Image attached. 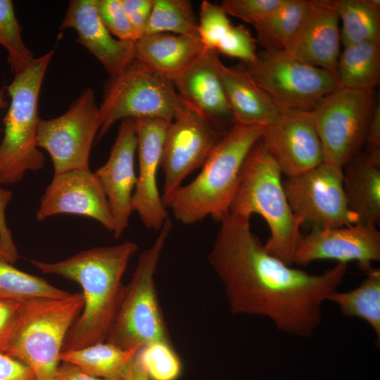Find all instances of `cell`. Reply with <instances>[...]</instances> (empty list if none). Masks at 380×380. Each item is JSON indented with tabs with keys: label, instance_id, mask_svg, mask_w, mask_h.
<instances>
[{
	"label": "cell",
	"instance_id": "cell-1",
	"mask_svg": "<svg viewBox=\"0 0 380 380\" xmlns=\"http://www.w3.org/2000/svg\"><path fill=\"white\" fill-rule=\"evenodd\" d=\"M208 261L234 315L266 317L286 334L309 337L322 320V304L337 291L347 264L319 274L291 267L270 254L252 232L250 219L220 221Z\"/></svg>",
	"mask_w": 380,
	"mask_h": 380
},
{
	"label": "cell",
	"instance_id": "cell-2",
	"mask_svg": "<svg viewBox=\"0 0 380 380\" xmlns=\"http://www.w3.org/2000/svg\"><path fill=\"white\" fill-rule=\"evenodd\" d=\"M138 249L136 243L126 241L82 251L57 262L30 260L40 272L75 281L82 288L84 306L62 351L106 341L122 295L123 275Z\"/></svg>",
	"mask_w": 380,
	"mask_h": 380
},
{
	"label": "cell",
	"instance_id": "cell-3",
	"mask_svg": "<svg viewBox=\"0 0 380 380\" xmlns=\"http://www.w3.org/2000/svg\"><path fill=\"white\" fill-rule=\"evenodd\" d=\"M263 127L233 124L217 142L197 177L182 185L165 204L175 219L192 224L229 213L243 162L260 139Z\"/></svg>",
	"mask_w": 380,
	"mask_h": 380
},
{
	"label": "cell",
	"instance_id": "cell-4",
	"mask_svg": "<svg viewBox=\"0 0 380 380\" xmlns=\"http://www.w3.org/2000/svg\"><path fill=\"white\" fill-rule=\"evenodd\" d=\"M281 175L260 139L243 162L229 214L248 219L253 214L260 215L270 229L265 250L291 266L303 235V224L287 201Z\"/></svg>",
	"mask_w": 380,
	"mask_h": 380
},
{
	"label": "cell",
	"instance_id": "cell-5",
	"mask_svg": "<svg viewBox=\"0 0 380 380\" xmlns=\"http://www.w3.org/2000/svg\"><path fill=\"white\" fill-rule=\"evenodd\" d=\"M54 51L37 58L23 71L14 75L7 86L11 98L4 118V136L0 143V184H13L28 171L41 170L45 158L37 146L41 118L38 101L42 81Z\"/></svg>",
	"mask_w": 380,
	"mask_h": 380
},
{
	"label": "cell",
	"instance_id": "cell-6",
	"mask_svg": "<svg viewBox=\"0 0 380 380\" xmlns=\"http://www.w3.org/2000/svg\"><path fill=\"white\" fill-rule=\"evenodd\" d=\"M83 306L82 293L23 303L5 354L29 367L36 380H55L65 338Z\"/></svg>",
	"mask_w": 380,
	"mask_h": 380
},
{
	"label": "cell",
	"instance_id": "cell-7",
	"mask_svg": "<svg viewBox=\"0 0 380 380\" xmlns=\"http://www.w3.org/2000/svg\"><path fill=\"white\" fill-rule=\"evenodd\" d=\"M172 228L168 218L153 244L142 251L121 300L106 341L120 348H141L149 343H172L160 306L154 276Z\"/></svg>",
	"mask_w": 380,
	"mask_h": 380
},
{
	"label": "cell",
	"instance_id": "cell-8",
	"mask_svg": "<svg viewBox=\"0 0 380 380\" xmlns=\"http://www.w3.org/2000/svg\"><path fill=\"white\" fill-rule=\"evenodd\" d=\"M182 105L172 81L150 72L134 59L103 84L96 141L119 120L159 118L171 122Z\"/></svg>",
	"mask_w": 380,
	"mask_h": 380
},
{
	"label": "cell",
	"instance_id": "cell-9",
	"mask_svg": "<svg viewBox=\"0 0 380 380\" xmlns=\"http://www.w3.org/2000/svg\"><path fill=\"white\" fill-rule=\"evenodd\" d=\"M241 68L282 110L311 111L338 87L333 73L283 50Z\"/></svg>",
	"mask_w": 380,
	"mask_h": 380
},
{
	"label": "cell",
	"instance_id": "cell-10",
	"mask_svg": "<svg viewBox=\"0 0 380 380\" xmlns=\"http://www.w3.org/2000/svg\"><path fill=\"white\" fill-rule=\"evenodd\" d=\"M374 108L373 91L338 86L310 111L324 161L343 167L360 153Z\"/></svg>",
	"mask_w": 380,
	"mask_h": 380
},
{
	"label": "cell",
	"instance_id": "cell-11",
	"mask_svg": "<svg viewBox=\"0 0 380 380\" xmlns=\"http://www.w3.org/2000/svg\"><path fill=\"white\" fill-rule=\"evenodd\" d=\"M101 125L100 109L90 87L82 91L64 114L40 120L37 146L49 153L54 174L89 169L90 151Z\"/></svg>",
	"mask_w": 380,
	"mask_h": 380
},
{
	"label": "cell",
	"instance_id": "cell-12",
	"mask_svg": "<svg viewBox=\"0 0 380 380\" xmlns=\"http://www.w3.org/2000/svg\"><path fill=\"white\" fill-rule=\"evenodd\" d=\"M286 178L283 182L285 194L302 224L308 223L312 229H327L357 224L347 204L343 167L323 161Z\"/></svg>",
	"mask_w": 380,
	"mask_h": 380
},
{
	"label": "cell",
	"instance_id": "cell-13",
	"mask_svg": "<svg viewBox=\"0 0 380 380\" xmlns=\"http://www.w3.org/2000/svg\"><path fill=\"white\" fill-rule=\"evenodd\" d=\"M224 132L182 105L167 126L163 144L160 167L165 177L164 205L184 179L203 166Z\"/></svg>",
	"mask_w": 380,
	"mask_h": 380
},
{
	"label": "cell",
	"instance_id": "cell-14",
	"mask_svg": "<svg viewBox=\"0 0 380 380\" xmlns=\"http://www.w3.org/2000/svg\"><path fill=\"white\" fill-rule=\"evenodd\" d=\"M260 141L286 177L303 173L324 161L310 111L282 110L263 127Z\"/></svg>",
	"mask_w": 380,
	"mask_h": 380
},
{
	"label": "cell",
	"instance_id": "cell-15",
	"mask_svg": "<svg viewBox=\"0 0 380 380\" xmlns=\"http://www.w3.org/2000/svg\"><path fill=\"white\" fill-rule=\"evenodd\" d=\"M355 261L365 272L380 260V232L376 226L354 224L347 227L312 229L303 235L293 263L308 265L313 261Z\"/></svg>",
	"mask_w": 380,
	"mask_h": 380
},
{
	"label": "cell",
	"instance_id": "cell-16",
	"mask_svg": "<svg viewBox=\"0 0 380 380\" xmlns=\"http://www.w3.org/2000/svg\"><path fill=\"white\" fill-rule=\"evenodd\" d=\"M60 214L89 217L99 222L108 231H114L107 198L90 169L54 174L40 199L36 218L44 221Z\"/></svg>",
	"mask_w": 380,
	"mask_h": 380
},
{
	"label": "cell",
	"instance_id": "cell-17",
	"mask_svg": "<svg viewBox=\"0 0 380 380\" xmlns=\"http://www.w3.org/2000/svg\"><path fill=\"white\" fill-rule=\"evenodd\" d=\"M137 136L139 173L132 196L133 212L148 229L160 230L169 218L157 182L165 132L170 122L159 118L134 119Z\"/></svg>",
	"mask_w": 380,
	"mask_h": 380
},
{
	"label": "cell",
	"instance_id": "cell-18",
	"mask_svg": "<svg viewBox=\"0 0 380 380\" xmlns=\"http://www.w3.org/2000/svg\"><path fill=\"white\" fill-rule=\"evenodd\" d=\"M137 136L134 119H125L119 127L108 159L94 174L107 198L114 222L115 238L127 228L133 212L132 196L137 184L134 157Z\"/></svg>",
	"mask_w": 380,
	"mask_h": 380
},
{
	"label": "cell",
	"instance_id": "cell-19",
	"mask_svg": "<svg viewBox=\"0 0 380 380\" xmlns=\"http://www.w3.org/2000/svg\"><path fill=\"white\" fill-rule=\"evenodd\" d=\"M220 61L215 50L205 49L172 82L184 106L220 130V124L226 120H232V116L218 74Z\"/></svg>",
	"mask_w": 380,
	"mask_h": 380
},
{
	"label": "cell",
	"instance_id": "cell-20",
	"mask_svg": "<svg viewBox=\"0 0 380 380\" xmlns=\"http://www.w3.org/2000/svg\"><path fill=\"white\" fill-rule=\"evenodd\" d=\"M338 21L327 0L308 1L304 17L284 51L336 76L341 43Z\"/></svg>",
	"mask_w": 380,
	"mask_h": 380
},
{
	"label": "cell",
	"instance_id": "cell-21",
	"mask_svg": "<svg viewBox=\"0 0 380 380\" xmlns=\"http://www.w3.org/2000/svg\"><path fill=\"white\" fill-rule=\"evenodd\" d=\"M72 28L77 42L101 63L109 77L125 70L134 59V42L115 38L102 23L94 0H72L60 29Z\"/></svg>",
	"mask_w": 380,
	"mask_h": 380
},
{
	"label": "cell",
	"instance_id": "cell-22",
	"mask_svg": "<svg viewBox=\"0 0 380 380\" xmlns=\"http://www.w3.org/2000/svg\"><path fill=\"white\" fill-rule=\"evenodd\" d=\"M205 50L199 37L159 33L134 42V57L146 70L170 81L191 66Z\"/></svg>",
	"mask_w": 380,
	"mask_h": 380
},
{
	"label": "cell",
	"instance_id": "cell-23",
	"mask_svg": "<svg viewBox=\"0 0 380 380\" xmlns=\"http://www.w3.org/2000/svg\"><path fill=\"white\" fill-rule=\"evenodd\" d=\"M217 70L233 124L264 127L282 111L241 68L227 67L220 61Z\"/></svg>",
	"mask_w": 380,
	"mask_h": 380
},
{
	"label": "cell",
	"instance_id": "cell-24",
	"mask_svg": "<svg viewBox=\"0 0 380 380\" xmlns=\"http://www.w3.org/2000/svg\"><path fill=\"white\" fill-rule=\"evenodd\" d=\"M343 170L349 210L357 224L376 226L380 220V156L359 153Z\"/></svg>",
	"mask_w": 380,
	"mask_h": 380
},
{
	"label": "cell",
	"instance_id": "cell-25",
	"mask_svg": "<svg viewBox=\"0 0 380 380\" xmlns=\"http://www.w3.org/2000/svg\"><path fill=\"white\" fill-rule=\"evenodd\" d=\"M139 349L124 350L103 341L63 350L60 354V362L73 365L95 377L122 380Z\"/></svg>",
	"mask_w": 380,
	"mask_h": 380
},
{
	"label": "cell",
	"instance_id": "cell-26",
	"mask_svg": "<svg viewBox=\"0 0 380 380\" xmlns=\"http://www.w3.org/2000/svg\"><path fill=\"white\" fill-rule=\"evenodd\" d=\"M336 77L339 87L373 91L380 82V41L344 47L338 57Z\"/></svg>",
	"mask_w": 380,
	"mask_h": 380
},
{
	"label": "cell",
	"instance_id": "cell-27",
	"mask_svg": "<svg viewBox=\"0 0 380 380\" xmlns=\"http://www.w3.org/2000/svg\"><path fill=\"white\" fill-rule=\"evenodd\" d=\"M327 1L341 21L340 37L344 47L380 41L379 0Z\"/></svg>",
	"mask_w": 380,
	"mask_h": 380
},
{
	"label": "cell",
	"instance_id": "cell-28",
	"mask_svg": "<svg viewBox=\"0 0 380 380\" xmlns=\"http://www.w3.org/2000/svg\"><path fill=\"white\" fill-rule=\"evenodd\" d=\"M366 278L353 290L334 292L328 301L335 303L346 317H359L374 331L376 344L380 343V270L371 268Z\"/></svg>",
	"mask_w": 380,
	"mask_h": 380
},
{
	"label": "cell",
	"instance_id": "cell-29",
	"mask_svg": "<svg viewBox=\"0 0 380 380\" xmlns=\"http://www.w3.org/2000/svg\"><path fill=\"white\" fill-rule=\"evenodd\" d=\"M308 5V0H284L279 6L253 26L256 43L266 53L284 50L297 31Z\"/></svg>",
	"mask_w": 380,
	"mask_h": 380
},
{
	"label": "cell",
	"instance_id": "cell-30",
	"mask_svg": "<svg viewBox=\"0 0 380 380\" xmlns=\"http://www.w3.org/2000/svg\"><path fill=\"white\" fill-rule=\"evenodd\" d=\"M71 293L46 279L23 272L0 260V300L20 303L39 298H62Z\"/></svg>",
	"mask_w": 380,
	"mask_h": 380
},
{
	"label": "cell",
	"instance_id": "cell-31",
	"mask_svg": "<svg viewBox=\"0 0 380 380\" xmlns=\"http://www.w3.org/2000/svg\"><path fill=\"white\" fill-rule=\"evenodd\" d=\"M159 33L199 37L198 18L195 15L191 1L153 0L144 35Z\"/></svg>",
	"mask_w": 380,
	"mask_h": 380
},
{
	"label": "cell",
	"instance_id": "cell-32",
	"mask_svg": "<svg viewBox=\"0 0 380 380\" xmlns=\"http://www.w3.org/2000/svg\"><path fill=\"white\" fill-rule=\"evenodd\" d=\"M0 45L7 51L8 63L14 75L23 71L34 58L23 42L11 0H0Z\"/></svg>",
	"mask_w": 380,
	"mask_h": 380
},
{
	"label": "cell",
	"instance_id": "cell-33",
	"mask_svg": "<svg viewBox=\"0 0 380 380\" xmlns=\"http://www.w3.org/2000/svg\"><path fill=\"white\" fill-rule=\"evenodd\" d=\"M137 355L149 380H177L181 374V361L172 343L153 342L141 347Z\"/></svg>",
	"mask_w": 380,
	"mask_h": 380
},
{
	"label": "cell",
	"instance_id": "cell-34",
	"mask_svg": "<svg viewBox=\"0 0 380 380\" xmlns=\"http://www.w3.org/2000/svg\"><path fill=\"white\" fill-rule=\"evenodd\" d=\"M232 23L222 7L208 0L203 1L198 19V37L207 49L215 48Z\"/></svg>",
	"mask_w": 380,
	"mask_h": 380
},
{
	"label": "cell",
	"instance_id": "cell-35",
	"mask_svg": "<svg viewBox=\"0 0 380 380\" xmlns=\"http://www.w3.org/2000/svg\"><path fill=\"white\" fill-rule=\"evenodd\" d=\"M215 51L218 54L238 58L245 64L253 63L258 58L256 40L242 25H232L218 42Z\"/></svg>",
	"mask_w": 380,
	"mask_h": 380
},
{
	"label": "cell",
	"instance_id": "cell-36",
	"mask_svg": "<svg viewBox=\"0 0 380 380\" xmlns=\"http://www.w3.org/2000/svg\"><path fill=\"white\" fill-rule=\"evenodd\" d=\"M94 2L102 23L113 36L122 41L135 42L120 0H94Z\"/></svg>",
	"mask_w": 380,
	"mask_h": 380
},
{
	"label": "cell",
	"instance_id": "cell-37",
	"mask_svg": "<svg viewBox=\"0 0 380 380\" xmlns=\"http://www.w3.org/2000/svg\"><path fill=\"white\" fill-rule=\"evenodd\" d=\"M284 0H224L220 4L228 15L254 26L279 6Z\"/></svg>",
	"mask_w": 380,
	"mask_h": 380
},
{
	"label": "cell",
	"instance_id": "cell-38",
	"mask_svg": "<svg viewBox=\"0 0 380 380\" xmlns=\"http://www.w3.org/2000/svg\"><path fill=\"white\" fill-rule=\"evenodd\" d=\"M132 26L135 41L145 34L153 0H120Z\"/></svg>",
	"mask_w": 380,
	"mask_h": 380
},
{
	"label": "cell",
	"instance_id": "cell-39",
	"mask_svg": "<svg viewBox=\"0 0 380 380\" xmlns=\"http://www.w3.org/2000/svg\"><path fill=\"white\" fill-rule=\"evenodd\" d=\"M23 303L0 300V353H6L15 329Z\"/></svg>",
	"mask_w": 380,
	"mask_h": 380
},
{
	"label": "cell",
	"instance_id": "cell-40",
	"mask_svg": "<svg viewBox=\"0 0 380 380\" xmlns=\"http://www.w3.org/2000/svg\"><path fill=\"white\" fill-rule=\"evenodd\" d=\"M0 380H36L31 369L12 357L0 353Z\"/></svg>",
	"mask_w": 380,
	"mask_h": 380
},
{
	"label": "cell",
	"instance_id": "cell-41",
	"mask_svg": "<svg viewBox=\"0 0 380 380\" xmlns=\"http://www.w3.org/2000/svg\"><path fill=\"white\" fill-rule=\"evenodd\" d=\"M368 152L380 156V105H376L369 123L366 141Z\"/></svg>",
	"mask_w": 380,
	"mask_h": 380
},
{
	"label": "cell",
	"instance_id": "cell-42",
	"mask_svg": "<svg viewBox=\"0 0 380 380\" xmlns=\"http://www.w3.org/2000/svg\"><path fill=\"white\" fill-rule=\"evenodd\" d=\"M55 380H109L91 376L77 367L61 362Z\"/></svg>",
	"mask_w": 380,
	"mask_h": 380
},
{
	"label": "cell",
	"instance_id": "cell-43",
	"mask_svg": "<svg viewBox=\"0 0 380 380\" xmlns=\"http://www.w3.org/2000/svg\"><path fill=\"white\" fill-rule=\"evenodd\" d=\"M18 257L13 239L5 234L0 224V260L13 264Z\"/></svg>",
	"mask_w": 380,
	"mask_h": 380
},
{
	"label": "cell",
	"instance_id": "cell-44",
	"mask_svg": "<svg viewBox=\"0 0 380 380\" xmlns=\"http://www.w3.org/2000/svg\"><path fill=\"white\" fill-rule=\"evenodd\" d=\"M11 198L12 192L0 187V224L5 234L8 238L13 239L11 232L6 224L5 216L6 209Z\"/></svg>",
	"mask_w": 380,
	"mask_h": 380
},
{
	"label": "cell",
	"instance_id": "cell-45",
	"mask_svg": "<svg viewBox=\"0 0 380 380\" xmlns=\"http://www.w3.org/2000/svg\"><path fill=\"white\" fill-rule=\"evenodd\" d=\"M122 380H149L141 364L137 353L131 362Z\"/></svg>",
	"mask_w": 380,
	"mask_h": 380
},
{
	"label": "cell",
	"instance_id": "cell-46",
	"mask_svg": "<svg viewBox=\"0 0 380 380\" xmlns=\"http://www.w3.org/2000/svg\"><path fill=\"white\" fill-rule=\"evenodd\" d=\"M8 106L7 101L4 96V89H0V109L6 108ZM1 128H0V135H1Z\"/></svg>",
	"mask_w": 380,
	"mask_h": 380
}]
</instances>
